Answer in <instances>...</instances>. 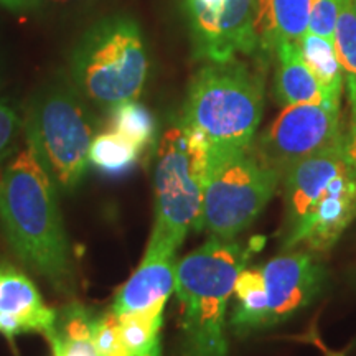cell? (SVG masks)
<instances>
[{
	"label": "cell",
	"mask_w": 356,
	"mask_h": 356,
	"mask_svg": "<svg viewBox=\"0 0 356 356\" xmlns=\"http://www.w3.org/2000/svg\"><path fill=\"white\" fill-rule=\"evenodd\" d=\"M337 0H310L309 32L332 40L335 37Z\"/></svg>",
	"instance_id": "obj_26"
},
{
	"label": "cell",
	"mask_w": 356,
	"mask_h": 356,
	"mask_svg": "<svg viewBox=\"0 0 356 356\" xmlns=\"http://www.w3.org/2000/svg\"><path fill=\"white\" fill-rule=\"evenodd\" d=\"M95 315L79 302L56 310V322L47 335L53 356H99L92 341Z\"/></svg>",
	"instance_id": "obj_18"
},
{
	"label": "cell",
	"mask_w": 356,
	"mask_h": 356,
	"mask_svg": "<svg viewBox=\"0 0 356 356\" xmlns=\"http://www.w3.org/2000/svg\"><path fill=\"white\" fill-rule=\"evenodd\" d=\"M345 139L340 109L325 104L286 106L252 142V152L282 178L300 160L323 152Z\"/></svg>",
	"instance_id": "obj_8"
},
{
	"label": "cell",
	"mask_w": 356,
	"mask_h": 356,
	"mask_svg": "<svg viewBox=\"0 0 356 356\" xmlns=\"http://www.w3.org/2000/svg\"><path fill=\"white\" fill-rule=\"evenodd\" d=\"M25 137L56 188L76 190L88 172L95 139L91 118L78 96L61 86L42 92L26 114Z\"/></svg>",
	"instance_id": "obj_6"
},
{
	"label": "cell",
	"mask_w": 356,
	"mask_h": 356,
	"mask_svg": "<svg viewBox=\"0 0 356 356\" xmlns=\"http://www.w3.org/2000/svg\"><path fill=\"white\" fill-rule=\"evenodd\" d=\"M267 292V322L273 328L307 309L323 291L327 273L310 251L286 252L261 266Z\"/></svg>",
	"instance_id": "obj_9"
},
{
	"label": "cell",
	"mask_w": 356,
	"mask_h": 356,
	"mask_svg": "<svg viewBox=\"0 0 356 356\" xmlns=\"http://www.w3.org/2000/svg\"><path fill=\"white\" fill-rule=\"evenodd\" d=\"M211 238L177 262L175 293L181 307L180 356H228L226 312L236 277L256 251Z\"/></svg>",
	"instance_id": "obj_2"
},
{
	"label": "cell",
	"mask_w": 356,
	"mask_h": 356,
	"mask_svg": "<svg viewBox=\"0 0 356 356\" xmlns=\"http://www.w3.org/2000/svg\"><path fill=\"white\" fill-rule=\"evenodd\" d=\"M234 305L229 327L236 337H246L267 330V292L261 267H244L233 287Z\"/></svg>",
	"instance_id": "obj_17"
},
{
	"label": "cell",
	"mask_w": 356,
	"mask_h": 356,
	"mask_svg": "<svg viewBox=\"0 0 356 356\" xmlns=\"http://www.w3.org/2000/svg\"><path fill=\"white\" fill-rule=\"evenodd\" d=\"M111 131L118 132L142 150L154 140L155 119L145 106L127 101L111 111Z\"/></svg>",
	"instance_id": "obj_22"
},
{
	"label": "cell",
	"mask_w": 356,
	"mask_h": 356,
	"mask_svg": "<svg viewBox=\"0 0 356 356\" xmlns=\"http://www.w3.org/2000/svg\"><path fill=\"white\" fill-rule=\"evenodd\" d=\"M262 108L264 81L259 73L234 58L210 61L190 84L181 121L202 134L211 154H231L251 149Z\"/></svg>",
	"instance_id": "obj_3"
},
{
	"label": "cell",
	"mask_w": 356,
	"mask_h": 356,
	"mask_svg": "<svg viewBox=\"0 0 356 356\" xmlns=\"http://www.w3.org/2000/svg\"><path fill=\"white\" fill-rule=\"evenodd\" d=\"M356 220V177L350 168L333 180L310 215L297 228L284 234L286 251L304 246L310 252H325Z\"/></svg>",
	"instance_id": "obj_10"
},
{
	"label": "cell",
	"mask_w": 356,
	"mask_h": 356,
	"mask_svg": "<svg viewBox=\"0 0 356 356\" xmlns=\"http://www.w3.org/2000/svg\"><path fill=\"white\" fill-rule=\"evenodd\" d=\"M92 341L99 356L129 355L121 341V323L113 310L95 318L92 325Z\"/></svg>",
	"instance_id": "obj_24"
},
{
	"label": "cell",
	"mask_w": 356,
	"mask_h": 356,
	"mask_svg": "<svg viewBox=\"0 0 356 356\" xmlns=\"http://www.w3.org/2000/svg\"><path fill=\"white\" fill-rule=\"evenodd\" d=\"M275 99L286 108L296 104H328L317 78L302 58L297 43H279L275 47ZM333 108V106H330ZM340 109V108H337Z\"/></svg>",
	"instance_id": "obj_16"
},
{
	"label": "cell",
	"mask_w": 356,
	"mask_h": 356,
	"mask_svg": "<svg viewBox=\"0 0 356 356\" xmlns=\"http://www.w3.org/2000/svg\"><path fill=\"white\" fill-rule=\"evenodd\" d=\"M131 356H162V348H160V341H159V343H155L154 346H150V348L140 351V353H134Z\"/></svg>",
	"instance_id": "obj_29"
},
{
	"label": "cell",
	"mask_w": 356,
	"mask_h": 356,
	"mask_svg": "<svg viewBox=\"0 0 356 356\" xmlns=\"http://www.w3.org/2000/svg\"><path fill=\"white\" fill-rule=\"evenodd\" d=\"M345 155L350 172L356 177V122L351 124L350 134L345 136Z\"/></svg>",
	"instance_id": "obj_27"
},
{
	"label": "cell",
	"mask_w": 356,
	"mask_h": 356,
	"mask_svg": "<svg viewBox=\"0 0 356 356\" xmlns=\"http://www.w3.org/2000/svg\"><path fill=\"white\" fill-rule=\"evenodd\" d=\"M297 47H299V51L307 66L317 78L320 88L323 89L328 104L333 108H340L341 91H343L345 83L335 44L332 40H327L307 30L304 37L297 42Z\"/></svg>",
	"instance_id": "obj_19"
},
{
	"label": "cell",
	"mask_w": 356,
	"mask_h": 356,
	"mask_svg": "<svg viewBox=\"0 0 356 356\" xmlns=\"http://www.w3.org/2000/svg\"><path fill=\"white\" fill-rule=\"evenodd\" d=\"M55 322L56 310L44 304L33 280L12 262L0 259V333L10 341L24 333L47 337Z\"/></svg>",
	"instance_id": "obj_13"
},
{
	"label": "cell",
	"mask_w": 356,
	"mask_h": 356,
	"mask_svg": "<svg viewBox=\"0 0 356 356\" xmlns=\"http://www.w3.org/2000/svg\"><path fill=\"white\" fill-rule=\"evenodd\" d=\"M71 74L83 96L113 111L136 101L149 74V56L139 25L113 17L92 25L71 56Z\"/></svg>",
	"instance_id": "obj_5"
},
{
	"label": "cell",
	"mask_w": 356,
	"mask_h": 356,
	"mask_svg": "<svg viewBox=\"0 0 356 356\" xmlns=\"http://www.w3.org/2000/svg\"><path fill=\"white\" fill-rule=\"evenodd\" d=\"M53 2H70V0H53Z\"/></svg>",
	"instance_id": "obj_30"
},
{
	"label": "cell",
	"mask_w": 356,
	"mask_h": 356,
	"mask_svg": "<svg viewBox=\"0 0 356 356\" xmlns=\"http://www.w3.org/2000/svg\"><path fill=\"white\" fill-rule=\"evenodd\" d=\"M140 149L124 139L118 132H102L92 139L89 149V163L102 173L113 177L126 175L136 167Z\"/></svg>",
	"instance_id": "obj_21"
},
{
	"label": "cell",
	"mask_w": 356,
	"mask_h": 356,
	"mask_svg": "<svg viewBox=\"0 0 356 356\" xmlns=\"http://www.w3.org/2000/svg\"><path fill=\"white\" fill-rule=\"evenodd\" d=\"M310 0H256V33L262 53L297 43L309 30Z\"/></svg>",
	"instance_id": "obj_15"
},
{
	"label": "cell",
	"mask_w": 356,
	"mask_h": 356,
	"mask_svg": "<svg viewBox=\"0 0 356 356\" xmlns=\"http://www.w3.org/2000/svg\"><path fill=\"white\" fill-rule=\"evenodd\" d=\"M333 44L343 71V83L351 109V124H353L356 122V13L351 0H337Z\"/></svg>",
	"instance_id": "obj_20"
},
{
	"label": "cell",
	"mask_w": 356,
	"mask_h": 356,
	"mask_svg": "<svg viewBox=\"0 0 356 356\" xmlns=\"http://www.w3.org/2000/svg\"><path fill=\"white\" fill-rule=\"evenodd\" d=\"M22 127V119L10 102L0 99V165L15 150L17 137Z\"/></svg>",
	"instance_id": "obj_25"
},
{
	"label": "cell",
	"mask_w": 356,
	"mask_h": 356,
	"mask_svg": "<svg viewBox=\"0 0 356 356\" xmlns=\"http://www.w3.org/2000/svg\"><path fill=\"white\" fill-rule=\"evenodd\" d=\"M0 234L22 264L42 275L55 291H73L74 266L58 188L29 144L0 173Z\"/></svg>",
	"instance_id": "obj_1"
},
{
	"label": "cell",
	"mask_w": 356,
	"mask_h": 356,
	"mask_svg": "<svg viewBox=\"0 0 356 356\" xmlns=\"http://www.w3.org/2000/svg\"><path fill=\"white\" fill-rule=\"evenodd\" d=\"M40 0H0V6L12 8V10H25V8L37 7Z\"/></svg>",
	"instance_id": "obj_28"
},
{
	"label": "cell",
	"mask_w": 356,
	"mask_h": 356,
	"mask_svg": "<svg viewBox=\"0 0 356 356\" xmlns=\"http://www.w3.org/2000/svg\"><path fill=\"white\" fill-rule=\"evenodd\" d=\"M210 162V144L184 121L163 132L155 167V222L149 241L178 249L190 231H202Z\"/></svg>",
	"instance_id": "obj_4"
},
{
	"label": "cell",
	"mask_w": 356,
	"mask_h": 356,
	"mask_svg": "<svg viewBox=\"0 0 356 356\" xmlns=\"http://www.w3.org/2000/svg\"><path fill=\"white\" fill-rule=\"evenodd\" d=\"M353 2V8H355V13H356V0H351Z\"/></svg>",
	"instance_id": "obj_31"
},
{
	"label": "cell",
	"mask_w": 356,
	"mask_h": 356,
	"mask_svg": "<svg viewBox=\"0 0 356 356\" xmlns=\"http://www.w3.org/2000/svg\"><path fill=\"white\" fill-rule=\"evenodd\" d=\"M348 170L345 139L340 144L300 160L286 170L282 181L284 234L300 225L320 202L333 180Z\"/></svg>",
	"instance_id": "obj_12"
},
{
	"label": "cell",
	"mask_w": 356,
	"mask_h": 356,
	"mask_svg": "<svg viewBox=\"0 0 356 356\" xmlns=\"http://www.w3.org/2000/svg\"><path fill=\"white\" fill-rule=\"evenodd\" d=\"M197 47V56L221 63L236 53L252 55L259 50L256 33V0H228L211 30Z\"/></svg>",
	"instance_id": "obj_14"
},
{
	"label": "cell",
	"mask_w": 356,
	"mask_h": 356,
	"mask_svg": "<svg viewBox=\"0 0 356 356\" xmlns=\"http://www.w3.org/2000/svg\"><path fill=\"white\" fill-rule=\"evenodd\" d=\"M115 356H131V355H115Z\"/></svg>",
	"instance_id": "obj_32"
},
{
	"label": "cell",
	"mask_w": 356,
	"mask_h": 356,
	"mask_svg": "<svg viewBox=\"0 0 356 356\" xmlns=\"http://www.w3.org/2000/svg\"><path fill=\"white\" fill-rule=\"evenodd\" d=\"M163 317L149 315H121V341L129 355L140 353L160 341V328Z\"/></svg>",
	"instance_id": "obj_23"
},
{
	"label": "cell",
	"mask_w": 356,
	"mask_h": 356,
	"mask_svg": "<svg viewBox=\"0 0 356 356\" xmlns=\"http://www.w3.org/2000/svg\"><path fill=\"white\" fill-rule=\"evenodd\" d=\"M280 175L249 150L211 154L204 186L202 229L211 238L233 241L257 220L273 200Z\"/></svg>",
	"instance_id": "obj_7"
},
{
	"label": "cell",
	"mask_w": 356,
	"mask_h": 356,
	"mask_svg": "<svg viewBox=\"0 0 356 356\" xmlns=\"http://www.w3.org/2000/svg\"><path fill=\"white\" fill-rule=\"evenodd\" d=\"M177 249L167 244L149 241L144 259L115 293L113 310L121 315L163 317V307L175 291Z\"/></svg>",
	"instance_id": "obj_11"
}]
</instances>
